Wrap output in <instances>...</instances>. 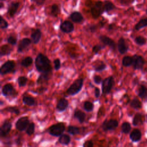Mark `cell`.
<instances>
[{"label": "cell", "instance_id": "55", "mask_svg": "<svg viewBox=\"0 0 147 147\" xmlns=\"http://www.w3.org/2000/svg\"><path fill=\"white\" fill-rule=\"evenodd\" d=\"M146 14H147V9L146 10Z\"/></svg>", "mask_w": 147, "mask_h": 147}, {"label": "cell", "instance_id": "15", "mask_svg": "<svg viewBox=\"0 0 147 147\" xmlns=\"http://www.w3.org/2000/svg\"><path fill=\"white\" fill-rule=\"evenodd\" d=\"M15 90L13 86L9 83L5 84L2 88V93L3 96H7L14 94Z\"/></svg>", "mask_w": 147, "mask_h": 147}, {"label": "cell", "instance_id": "21", "mask_svg": "<svg viewBox=\"0 0 147 147\" xmlns=\"http://www.w3.org/2000/svg\"><path fill=\"white\" fill-rule=\"evenodd\" d=\"M74 117L78 119L80 123L84 122L86 118L85 113L80 110H76L74 114Z\"/></svg>", "mask_w": 147, "mask_h": 147}, {"label": "cell", "instance_id": "23", "mask_svg": "<svg viewBox=\"0 0 147 147\" xmlns=\"http://www.w3.org/2000/svg\"><path fill=\"white\" fill-rule=\"evenodd\" d=\"M143 122H144V116L140 113L136 114L133 118L132 124L134 126H137L140 124H142Z\"/></svg>", "mask_w": 147, "mask_h": 147}, {"label": "cell", "instance_id": "52", "mask_svg": "<svg viewBox=\"0 0 147 147\" xmlns=\"http://www.w3.org/2000/svg\"><path fill=\"white\" fill-rule=\"evenodd\" d=\"M1 7H2V2H1V6H0Z\"/></svg>", "mask_w": 147, "mask_h": 147}, {"label": "cell", "instance_id": "19", "mask_svg": "<svg viewBox=\"0 0 147 147\" xmlns=\"http://www.w3.org/2000/svg\"><path fill=\"white\" fill-rule=\"evenodd\" d=\"M69 18L71 21L75 23H80L82 22L84 20L82 14L80 12L77 11L72 13L69 16Z\"/></svg>", "mask_w": 147, "mask_h": 147}, {"label": "cell", "instance_id": "8", "mask_svg": "<svg viewBox=\"0 0 147 147\" xmlns=\"http://www.w3.org/2000/svg\"><path fill=\"white\" fill-rule=\"evenodd\" d=\"M29 124V120L28 117H22L18 119L17 122H16V129L22 131L27 129L28 125Z\"/></svg>", "mask_w": 147, "mask_h": 147}, {"label": "cell", "instance_id": "34", "mask_svg": "<svg viewBox=\"0 0 147 147\" xmlns=\"http://www.w3.org/2000/svg\"><path fill=\"white\" fill-rule=\"evenodd\" d=\"M33 63V59L30 56H27L21 62V65L24 67H28L30 66Z\"/></svg>", "mask_w": 147, "mask_h": 147}, {"label": "cell", "instance_id": "1", "mask_svg": "<svg viewBox=\"0 0 147 147\" xmlns=\"http://www.w3.org/2000/svg\"><path fill=\"white\" fill-rule=\"evenodd\" d=\"M35 66L37 70L42 74L52 75V65L50 60L47 56L38 53L35 59Z\"/></svg>", "mask_w": 147, "mask_h": 147}, {"label": "cell", "instance_id": "22", "mask_svg": "<svg viewBox=\"0 0 147 147\" xmlns=\"http://www.w3.org/2000/svg\"><path fill=\"white\" fill-rule=\"evenodd\" d=\"M137 94L142 99L147 98V87L144 85H140L138 88Z\"/></svg>", "mask_w": 147, "mask_h": 147}, {"label": "cell", "instance_id": "13", "mask_svg": "<svg viewBox=\"0 0 147 147\" xmlns=\"http://www.w3.org/2000/svg\"><path fill=\"white\" fill-rule=\"evenodd\" d=\"M117 48L118 52L122 55L126 53L128 51L129 46L123 37H121L118 40L117 43Z\"/></svg>", "mask_w": 147, "mask_h": 147}, {"label": "cell", "instance_id": "54", "mask_svg": "<svg viewBox=\"0 0 147 147\" xmlns=\"http://www.w3.org/2000/svg\"><path fill=\"white\" fill-rule=\"evenodd\" d=\"M31 1H35V0H31Z\"/></svg>", "mask_w": 147, "mask_h": 147}, {"label": "cell", "instance_id": "56", "mask_svg": "<svg viewBox=\"0 0 147 147\" xmlns=\"http://www.w3.org/2000/svg\"><path fill=\"white\" fill-rule=\"evenodd\" d=\"M1 1H5V0H1Z\"/></svg>", "mask_w": 147, "mask_h": 147}, {"label": "cell", "instance_id": "9", "mask_svg": "<svg viewBox=\"0 0 147 147\" xmlns=\"http://www.w3.org/2000/svg\"><path fill=\"white\" fill-rule=\"evenodd\" d=\"M132 66L134 69H141L145 64V59L141 55H134L133 56Z\"/></svg>", "mask_w": 147, "mask_h": 147}, {"label": "cell", "instance_id": "36", "mask_svg": "<svg viewBox=\"0 0 147 147\" xmlns=\"http://www.w3.org/2000/svg\"><path fill=\"white\" fill-rule=\"evenodd\" d=\"M60 9L59 7V6L56 4H53L51 6V14L54 17H57V15L60 13Z\"/></svg>", "mask_w": 147, "mask_h": 147}, {"label": "cell", "instance_id": "6", "mask_svg": "<svg viewBox=\"0 0 147 147\" xmlns=\"http://www.w3.org/2000/svg\"><path fill=\"white\" fill-rule=\"evenodd\" d=\"M103 11H105L104 3L102 1L96 2L95 5L91 9V14L94 18H98Z\"/></svg>", "mask_w": 147, "mask_h": 147}, {"label": "cell", "instance_id": "17", "mask_svg": "<svg viewBox=\"0 0 147 147\" xmlns=\"http://www.w3.org/2000/svg\"><path fill=\"white\" fill-rule=\"evenodd\" d=\"M68 107V101L65 98H61L57 102L56 109L58 111L62 112Z\"/></svg>", "mask_w": 147, "mask_h": 147}, {"label": "cell", "instance_id": "38", "mask_svg": "<svg viewBox=\"0 0 147 147\" xmlns=\"http://www.w3.org/2000/svg\"><path fill=\"white\" fill-rule=\"evenodd\" d=\"M94 70L96 72H100L106 68V65L103 61H99V64H96L94 67Z\"/></svg>", "mask_w": 147, "mask_h": 147}, {"label": "cell", "instance_id": "51", "mask_svg": "<svg viewBox=\"0 0 147 147\" xmlns=\"http://www.w3.org/2000/svg\"><path fill=\"white\" fill-rule=\"evenodd\" d=\"M113 29V25L112 24H110L109 25V27H108V30H112Z\"/></svg>", "mask_w": 147, "mask_h": 147}, {"label": "cell", "instance_id": "47", "mask_svg": "<svg viewBox=\"0 0 147 147\" xmlns=\"http://www.w3.org/2000/svg\"><path fill=\"white\" fill-rule=\"evenodd\" d=\"M93 146H94V144L91 140L86 141L83 145V147H93Z\"/></svg>", "mask_w": 147, "mask_h": 147}, {"label": "cell", "instance_id": "10", "mask_svg": "<svg viewBox=\"0 0 147 147\" xmlns=\"http://www.w3.org/2000/svg\"><path fill=\"white\" fill-rule=\"evenodd\" d=\"M99 40L100 41L105 45L109 46L113 51H115L116 49V44L115 41L112 40L111 38L105 36V35H102L99 36Z\"/></svg>", "mask_w": 147, "mask_h": 147}, {"label": "cell", "instance_id": "7", "mask_svg": "<svg viewBox=\"0 0 147 147\" xmlns=\"http://www.w3.org/2000/svg\"><path fill=\"white\" fill-rule=\"evenodd\" d=\"M118 126V122L116 119H111L109 120H105L102 124V129L104 131L113 130L115 129Z\"/></svg>", "mask_w": 147, "mask_h": 147}, {"label": "cell", "instance_id": "3", "mask_svg": "<svg viewBox=\"0 0 147 147\" xmlns=\"http://www.w3.org/2000/svg\"><path fill=\"white\" fill-rule=\"evenodd\" d=\"M65 130V125L63 122L57 123L51 126L47 130L49 134L53 136H60Z\"/></svg>", "mask_w": 147, "mask_h": 147}, {"label": "cell", "instance_id": "37", "mask_svg": "<svg viewBox=\"0 0 147 147\" xmlns=\"http://www.w3.org/2000/svg\"><path fill=\"white\" fill-rule=\"evenodd\" d=\"M84 109L88 112L92 111L94 109V104L90 101H85L83 104Z\"/></svg>", "mask_w": 147, "mask_h": 147}, {"label": "cell", "instance_id": "49", "mask_svg": "<svg viewBox=\"0 0 147 147\" xmlns=\"http://www.w3.org/2000/svg\"><path fill=\"white\" fill-rule=\"evenodd\" d=\"M100 91L99 88L98 87H95V90H94V94H95V96L96 98H98L100 96Z\"/></svg>", "mask_w": 147, "mask_h": 147}, {"label": "cell", "instance_id": "31", "mask_svg": "<svg viewBox=\"0 0 147 147\" xmlns=\"http://www.w3.org/2000/svg\"><path fill=\"white\" fill-rule=\"evenodd\" d=\"M11 49L7 45H3L1 47L0 56L2 57L4 55H7L10 53Z\"/></svg>", "mask_w": 147, "mask_h": 147}, {"label": "cell", "instance_id": "41", "mask_svg": "<svg viewBox=\"0 0 147 147\" xmlns=\"http://www.w3.org/2000/svg\"><path fill=\"white\" fill-rule=\"evenodd\" d=\"M4 110L10 112L11 113H14L17 115L20 114V110L16 106H9L4 109Z\"/></svg>", "mask_w": 147, "mask_h": 147}, {"label": "cell", "instance_id": "45", "mask_svg": "<svg viewBox=\"0 0 147 147\" xmlns=\"http://www.w3.org/2000/svg\"><path fill=\"white\" fill-rule=\"evenodd\" d=\"M7 42L11 45H16L17 43V38L13 36H10L7 38Z\"/></svg>", "mask_w": 147, "mask_h": 147}, {"label": "cell", "instance_id": "30", "mask_svg": "<svg viewBox=\"0 0 147 147\" xmlns=\"http://www.w3.org/2000/svg\"><path fill=\"white\" fill-rule=\"evenodd\" d=\"M67 132L72 135L78 134L80 132V129L79 127L75 126H69L67 129Z\"/></svg>", "mask_w": 147, "mask_h": 147}, {"label": "cell", "instance_id": "2", "mask_svg": "<svg viewBox=\"0 0 147 147\" xmlns=\"http://www.w3.org/2000/svg\"><path fill=\"white\" fill-rule=\"evenodd\" d=\"M83 82L84 79L83 78H79L76 79L67 89V94L71 96H73L78 94L82 90Z\"/></svg>", "mask_w": 147, "mask_h": 147}, {"label": "cell", "instance_id": "35", "mask_svg": "<svg viewBox=\"0 0 147 147\" xmlns=\"http://www.w3.org/2000/svg\"><path fill=\"white\" fill-rule=\"evenodd\" d=\"M134 42H136V44L137 45H140V46H142V45H144L146 44V38H145L143 36H137L134 38Z\"/></svg>", "mask_w": 147, "mask_h": 147}, {"label": "cell", "instance_id": "14", "mask_svg": "<svg viewBox=\"0 0 147 147\" xmlns=\"http://www.w3.org/2000/svg\"><path fill=\"white\" fill-rule=\"evenodd\" d=\"M31 42H32L31 40L28 38H22L20 41L18 45L17 52L21 53L22 52H23L31 44Z\"/></svg>", "mask_w": 147, "mask_h": 147}, {"label": "cell", "instance_id": "39", "mask_svg": "<svg viewBox=\"0 0 147 147\" xmlns=\"http://www.w3.org/2000/svg\"><path fill=\"white\" fill-rule=\"evenodd\" d=\"M28 81V79L26 77L24 76H21L18 78L17 79V82L18 86L20 87H24Z\"/></svg>", "mask_w": 147, "mask_h": 147}, {"label": "cell", "instance_id": "28", "mask_svg": "<svg viewBox=\"0 0 147 147\" xmlns=\"http://www.w3.org/2000/svg\"><path fill=\"white\" fill-rule=\"evenodd\" d=\"M133 57L130 56H125L122 58V64L124 67H129L132 65Z\"/></svg>", "mask_w": 147, "mask_h": 147}, {"label": "cell", "instance_id": "18", "mask_svg": "<svg viewBox=\"0 0 147 147\" xmlns=\"http://www.w3.org/2000/svg\"><path fill=\"white\" fill-rule=\"evenodd\" d=\"M20 3L18 2H13L9 6L7 9V13L11 17H13L15 14L17 13V11L19 7Z\"/></svg>", "mask_w": 147, "mask_h": 147}, {"label": "cell", "instance_id": "43", "mask_svg": "<svg viewBox=\"0 0 147 147\" xmlns=\"http://www.w3.org/2000/svg\"><path fill=\"white\" fill-rule=\"evenodd\" d=\"M8 26H9V25H8V23L7 22V21L1 16V24H0L1 29H6L8 27Z\"/></svg>", "mask_w": 147, "mask_h": 147}, {"label": "cell", "instance_id": "12", "mask_svg": "<svg viewBox=\"0 0 147 147\" xmlns=\"http://www.w3.org/2000/svg\"><path fill=\"white\" fill-rule=\"evenodd\" d=\"M60 30L65 33H69L74 30V26L73 24L69 21H64L60 26Z\"/></svg>", "mask_w": 147, "mask_h": 147}, {"label": "cell", "instance_id": "25", "mask_svg": "<svg viewBox=\"0 0 147 147\" xmlns=\"http://www.w3.org/2000/svg\"><path fill=\"white\" fill-rule=\"evenodd\" d=\"M146 26H147V17H145L140 20V21L135 25L134 29L136 30H139L140 29Z\"/></svg>", "mask_w": 147, "mask_h": 147}, {"label": "cell", "instance_id": "26", "mask_svg": "<svg viewBox=\"0 0 147 147\" xmlns=\"http://www.w3.org/2000/svg\"><path fill=\"white\" fill-rule=\"evenodd\" d=\"M58 141L62 145H67L71 141V137L67 134H62L59 137Z\"/></svg>", "mask_w": 147, "mask_h": 147}, {"label": "cell", "instance_id": "4", "mask_svg": "<svg viewBox=\"0 0 147 147\" xmlns=\"http://www.w3.org/2000/svg\"><path fill=\"white\" fill-rule=\"evenodd\" d=\"M114 84V78L109 76L105 78L102 83V91L103 94H108L110 92Z\"/></svg>", "mask_w": 147, "mask_h": 147}, {"label": "cell", "instance_id": "20", "mask_svg": "<svg viewBox=\"0 0 147 147\" xmlns=\"http://www.w3.org/2000/svg\"><path fill=\"white\" fill-rule=\"evenodd\" d=\"M31 39L34 44H37L41 37V32L39 29H35L30 35Z\"/></svg>", "mask_w": 147, "mask_h": 147}, {"label": "cell", "instance_id": "40", "mask_svg": "<svg viewBox=\"0 0 147 147\" xmlns=\"http://www.w3.org/2000/svg\"><path fill=\"white\" fill-rule=\"evenodd\" d=\"M34 129H35V125L33 122H31L29 124L27 129H26V133L28 135L31 136L32 135L34 132Z\"/></svg>", "mask_w": 147, "mask_h": 147}, {"label": "cell", "instance_id": "53", "mask_svg": "<svg viewBox=\"0 0 147 147\" xmlns=\"http://www.w3.org/2000/svg\"><path fill=\"white\" fill-rule=\"evenodd\" d=\"M146 122H147V115H146Z\"/></svg>", "mask_w": 147, "mask_h": 147}, {"label": "cell", "instance_id": "50", "mask_svg": "<svg viewBox=\"0 0 147 147\" xmlns=\"http://www.w3.org/2000/svg\"><path fill=\"white\" fill-rule=\"evenodd\" d=\"M45 0H35V2L37 5H42L44 4Z\"/></svg>", "mask_w": 147, "mask_h": 147}, {"label": "cell", "instance_id": "33", "mask_svg": "<svg viewBox=\"0 0 147 147\" xmlns=\"http://www.w3.org/2000/svg\"><path fill=\"white\" fill-rule=\"evenodd\" d=\"M104 8L105 11L108 12L115 8V5L110 1H106L104 2Z\"/></svg>", "mask_w": 147, "mask_h": 147}, {"label": "cell", "instance_id": "46", "mask_svg": "<svg viewBox=\"0 0 147 147\" xmlns=\"http://www.w3.org/2000/svg\"><path fill=\"white\" fill-rule=\"evenodd\" d=\"M93 80H94V82H95V83H96L97 84H99L101 83H102V82H103L102 78L99 75H97L94 76Z\"/></svg>", "mask_w": 147, "mask_h": 147}, {"label": "cell", "instance_id": "48", "mask_svg": "<svg viewBox=\"0 0 147 147\" xmlns=\"http://www.w3.org/2000/svg\"><path fill=\"white\" fill-rule=\"evenodd\" d=\"M87 30L92 33L95 32L96 30V26L95 25H90L88 26Z\"/></svg>", "mask_w": 147, "mask_h": 147}, {"label": "cell", "instance_id": "27", "mask_svg": "<svg viewBox=\"0 0 147 147\" xmlns=\"http://www.w3.org/2000/svg\"><path fill=\"white\" fill-rule=\"evenodd\" d=\"M130 105L132 108L134 109H141L142 106L141 102L137 98H134L131 100L130 103Z\"/></svg>", "mask_w": 147, "mask_h": 147}, {"label": "cell", "instance_id": "42", "mask_svg": "<svg viewBox=\"0 0 147 147\" xmlns=\"http://www.w3.org/2000/svg\"><path fill=\"white\" fill-rule=\"evenodd\" d=\"M105 48V46H102L101 45H95L92 47V52L94 54H97L101 49Z\"/></svg>", "mask_w": 147, "mask_h": 147}, {"label": "cell", "instance_id": "32", "mask_svg": "<svg viewBox=\"0 0 147 147\" xmlns=\"http://www.w3.org/2000/svg\"><path fill=\"white\" fill-rule=\"evenodd\" d=\"M51 76V75L41 74L37 80V84H42L45 82H47L50 79Z\"/></svg>", "mask_w": 147, "mask_h": 147}, {"label": "cell", "instance_id": "44", "mask_svg": "<svg viewBox=\"0 0 147 147\" xmlns=\"http://www.w3.org/2000/svg\"><path fill=\"white\" fill-rule=\"evenodd\" d=\"M53 64H54V68L55 70H58L61 67V62L60 59H56L53 61Z\"/></svg>", "mask_w": 147, "mask_h": 147}, {"label": "cell", "instance_id": "16", "mask_svg": "<svg viewBox=\"0 0 147 147\" xmlns=\"http://www.w3.org/2000/svg\"><path fill=\"white\" fill-rule=\"evenodd\" d=\"M130 139L133 142H138L139 141L142 137V133L141 131L138 129H133L129 135Z\"/></svg>", "mask_w": 147, "mask_h": 147}, {"label": "cell", "instance_id": "11", "mask_svg": "<svg viewBox=\"0 0 147 147\" xmlns=\"http://www.w3.org/2000/svg\"><path fill=\"white\" fill-rule=\"evenodd\" d=\"M11 129V123L8 121L6 120L3 122L0 129V133L1 137H6L10 132Z\"/></svg>", "mask_w": 147, "mask_h": 147}, {"label": "cell", "instance_id": "24", "mask_svg": "<svg viewBox=\"0 0 147 147\" xmlns=\"http://www.w3.org/2000/svg\"><path fill=\"white\" fill-rule=\"evenodd\" d=\"M22 102L24 105L29 106H33L36 104L35 99L30 96H24L22 98Z\"/></svg>", "mask_w": 147, "mask_h": 147}, {"label": "cell", "instance_id": "29", "mask_svg": "<svg viewBox=\"0 0 147 147\" xmlns=\"http://www.w3.org/2000/svg\"><path fill=\"white\" fill-rule=\"evenodd\" d=\"M131 130V125L128 122H124L121 125V131L124 134H128Z\"/></svg>", "mask_w": 147, "mask_h": 147}, {"label": "cell", "instance_id": "5", "mask_svg": "<svg viewBox=\"0 0 147 147\" xmlns=\"http://www.w3.org/2000/svg\"><path fill=\"white\" fill-rule=\"evenodd\" d=\"M16 67V63L13 60H7L1 67L0 74L1 75L12 72Z\"/></svg>", "mask_w": 147, "mask_h": 147}]
</instances>
